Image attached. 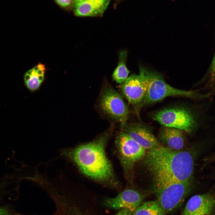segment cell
Segmentation results:
<instances>
[{
    "mask_svg": "<svg viewBox=\"0 0 215 215\" xmlns=\"http://www.w3.org/2000/svg\"><path fill=\"white\" fill-rule=\"evenodd\" d=\"M112 129L109 128L92 141L62 148L60 153L67 162L73 164L84 176L103 185L119 190L120 184L105 152Z\"/></svg>",
    "mask_w": 215,
    "mask_h": 215,
    "instance_id": "1",
    "label": "cell"
},
{
    "mask_svg": "<svg viewBox=\"0 0 215 215\" xmlns=\"http://www.w3.org/2000/svg\"><path fill=\"white\" fill-rule=\"evenodd\" d=\"M203 142L189 151L160 145L148 150L145 163L155 182L154 188L175 182H192L195 160L206 146Z\"/></svg>",
    "mask_w": 215,
    "mask_h": 215,
    "instance_id": "2",
    "label": "cell"
},
{
    "mask_svg": "<svg viewBox=\"0 0 215 215\" xmlns=\"http://www.w3.org/2000/svg\"><path fill=\"white\" fill-rule=\"evenodd\" d=\"M205 105L198 106L184 104L169 105L153 112L150 117L162 126L178 128L192 134L201 127L206 120Z\"/></svg>",
    "mask_w": 215,
    "mask_h": 215,
    "instance_id": "3",
    "label": "cell"
},
{
    "mask_svg": "<svg viewBox=\"0 0 215 215\" xmlns=\"http://www.w3.org/2000/svg\"><path fill=\"white\" fill-rule=\"evenodd\" d=\"M139 75L146 88V96L143 107L161 101L169 96H181L198 99L210 98L209 93H201L195 90H185L174 88L165 81L162 75L142 65Z\"/></svg>",
    "mask_w": 215,
    "mask_h": 215,
    "instance_id": "4",
    "label": "cell"
},
{
    "mask_svg": "<svg viewBox=\"0 0 215 215\" xmlns=\"http://www.w3.org/2000/svg\"><path fill=\"white\" fill-rule=\"evenodd\" d=\"M115 144L125 177L130 182L134 165L145 156V150L122 131L117 133Z\"/></svg>",
    "mask_w": 215,
    "mask_h": 215,
    "instance_id": "5",
    "label": "cell"
},
{
    "mask_svg": "<svg viewBox=\"0 0 215 215\" xmlns=\"http://www.w3.org/2000/svg\"><path fill=\"white\" fill-rule=\"evenodd\" d=\"M192 189V182H175L154 189L157 201L165 214L180 207Z\"/></svg>",
    "mask_w": 215,
    "mask_h": 215,
    "instance_id": "6",
    "label": "cell"
},
{
    "mask_svg": "<svg viewBox=\"0 0 215 215\" xmlns=\"http://www.w3.org/2000/svg\"><path fill=\"white\" fill-rule=\"evenodd\" d=\"M99 105L103 112L120 123L122 129L125 127L128 118V108L120 95L110 85L101 90Z\"/></svg>",
    "mask_w": 215,
    "mask_h": 215,
    "instance_id": "7",
    "label": "cell"
},
{
    "mask_svg": "<svg viewBox=\"0 0 215 215\" xmlns=\"http://www.w3.org/2000/svg\"><path fill=\"white\" fill-rule=\"evenodd\" d=\"M120 87L123 94L139 116L146 96L145 87L141 76L131 75L121 84Z\"/></svg>",
    "mask_w": 215,
    "mask_h": 215,
    "instance_id": "8",
    "label": "cell"
},
{
    "mask_svg": "<svg viewBox=\"0 0 215 215\" xmlns=\"http://www.w3.org/2000/svg\"><path fill=\"white\" fill-rule=\"evenodd\" d=\"M215 212V191L194 195L188 201L181 215H205Z\"/></svg>",
    "mask_w": 215,
    "mask_h": 215,
    "instance_id": "9",
    "label": "cell"
},
{
    "mask_svg": "<svg viewBox=\"0 0 215 215\" xmlns=\"http://www.w3.org/2000/svg\"><path fill=\"white\" fill-rule=\"evenodd\" d=\"M122 131L134 140L145 150H149L160 145V142L150 130L139 123H127Z\"/></svg>",
    "mask_w": 215,
    "mask_h": 215,
    "instance_id": "10",
    "label": "cell"
},
{
    "mask_svg": "<svg viewBox=\"0 0 215 215\" xmlns=\"http://www.w3.org/2000/svg\"><path fill=\"white\" fill-rule=\"evenodd\" d=\"M144 196L134 189H126L115 197L107 198L104 202L108 208L115 210L128 209L133 212L141 204Z\"/></svg>",
    "mask_w": 215,
    "mask_h": 215,
    "instance_id": "11",
    "label": "cell"
},
{
    "mask_svg": "<svg viewBox=\"0 0 215 215\" xmlns=\"http://www.w3.org/2000/svg\"><path fill=\"white\" fill-rule=\"evenodd\" d=\"M184 132L175 128L162 126L158 134L159 140L165 147L179 150L183 148L185 142Z\"/></svg>",
    "mask_w": 215,
    "mask_h": 215,
    "instance_id": "12",
    "label": "cell"
},
{
    "mask_svg": "<svg viewBox=\"0 0 215 215\" xmlns=\"http://www.w3.org/2000/svg\"><path fill=\"white\" fill-rule=\"evenodd\" d=\"M110 0H86L75 3L74 12L78 16H95L102 15Z\"/></svg>",
    "mask_w": 215,
    "mask_h": 215,
    "instance_id": "13",
    "label": "cell"
},
{
    "mask_svg": "<svg viewBox=\"0 0 215 215\" xmlns=\"http://www.w3.org/2000/svg\"><path fill=\"white\" fill-rule=\"evenodd\" d=\"M45 69L44 65L39 63L25 73L24 82L28 89L34 91L38 88L43 80Z\"/></svg>",
    "mask_w": 215,
    "mask_h": 215,
    "instance_id": "14",
    "label": "cell"
},
{
    "mask_svg": "<svg viewBox=\"0 0 215 215\" xmlns=\"http://www.w3.org/2000/svg\"><path fill=\"white\" fill-rule=\"evenodd\" d=\"M127 56L126 50H122L119 52L118 63L112 75L113 80L119 84L122 83L127 79L130 72L126 66Z\"/></svg>",
    "mask_w": 215,
    "mask_h": 215,
    "instance_id": "15",
    "label": "cell"
},
{
    "mask_svg": "<svg viewBox=\"0 0 215 215\" xmlns=\"http://www.w3.org/2000/svg\"><path fill=\"white\" fill-rule=\"evenodd\" d=\"M157 200L145 202L133 211L132 215H165Z\"/></svg>",
    "mask_w": 215,
    "mask_h": 215,
    "instance_id": "16",
    "label": "cell"
},
{
    "mask_svg": "<svg viewBox=\"0 0 215 215\" xmlns=\"http://www.w3.org/2000/svg\"><path fill=\"white\" fill-rule=\"evenodd\" d=\"M203 89L212 95L215 94V52L210 67L208 79Z\"/></svg>",
    "mask_w": 215,
    "mask_h": 215,
    "instance_id": "17",
    "label": "cell"
},
{
    "mask_svg": "<svg viewBox=\"0 0 215 215\" xmlns=\"http://www.w3.org/2000/svg\"><path fill=\"white\" fill-rule=\"evenodd\" d=\"M0 215H21L7 206H0Z\"/></svg>",
    "mask_w": 215,
    "mask_h": 215,
    "instance_id": "18",
    "label": "cell"
},
{
    "mask_svg": "<svg viewBox=\"0 0 215 215\" xmlns=\"http://www.w3.org/2000/svg\"><path fill=\"white\" fill-rule=\"evenodd\" d=\"M203 161L206 164L215 162V153L205 156L203 159Z\"/></svg>",
    "mask_w": 215,
    "mask_h": 215,
    "instance_id": "19",
    "label": "cell"
},
{
    "mask_svg": "<svg viewBox=\"0 0 215 215\" xmlns=\"http://www.w3.org/2000/svg\"><path fill=\"white\" fill-rule=\"evenodd\" d=\"M56 3L62 7H67L71 4V0H55Z\"/></svg>",
    "mask_w": 215,
    "mask_h": 215,
    "instance_id": "20",
    "label": "cell"
},
{
    "mask_svg": "<svg viewBox=\"0 0 215 215\" xmlns=\"http://www.w3.org/2000/svg\"><path fill=\"white\" fill-rule=\"evenodd\" d=\"M133 212L127 209L120 210L115 215H132Z\"/></svg>",
    "mask_w": 215,
    "mask_h": 215,
    "instance_id": "21",
    "label": "cell"
},
{
    "mask_svg": "<svg viewBox=\"0 0 215 215\" xmlns=\"http://www.w3.org/2000/svg\"><path fill=\"white\" fill-rule=\"evenodd\" d=\"M73 1L75 3H76L77 2L83 1L86 0H73Z\"/></svg>",
    "mask_w": 215,
    "mask_h": 215,
    "instance_id": "22",
    "label": "cell"
},
{
    "mask_svg": "<svg viewBox=\"0 0 215 215\" xmlns=\"http://www.w3.org/2000/svg\"><path fill=\"white\" fill-rule=\"evenodd\" d=\"M205 215H215V212Z\"/></svg>",
    "mask_w": 215,
    "mask_h": 215,
    "instance_id": "23",
    "label": "cell"
},
{
    "mask_svg": "<svg viewBox=\"0 0 215 215\" xmlns=\"http://www.w3.org/2000/svg\"></svg>",
    "mask_w": 215,
    "mask_h": 215,
    "instance_id": "24",
    "label": "cell"
}]
</instances>
